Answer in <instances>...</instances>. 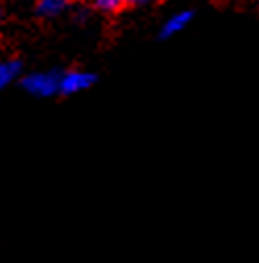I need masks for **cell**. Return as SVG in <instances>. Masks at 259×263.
<instances>
[{"mask_svg": "<svg viewBox=\"0 0 259 263\" xmlns=\"http://www.w3.org/2000/svg\"><path fill=\"white\" fill-rule=\"evenodd\" d=\"M152 0H128V5H135V7H141V5H147Z\"/></svg>", "mask_w": 259, "mask_h": 263, "instance_id": "52a82bcc", "label": "cell"}, {"mask_svg": "<svg viewBox=\"0 0 259 263\" xmlns=\"http://www.w3.org/2000/svg\"><path fill=\"white\" fill-rule=\"evenodd\" d=\"M124 5H128V0H94V7L102 13H116Z\"/></svg>", "mask_w": 259, "mask_h": 263, "instance_id": "8992f818", "label": "cell"}, {"mask_svg": "<svg viewBox=\"0 0 259 263\" xmlns=\"http://www.w3.org/2000/svg\"><path fill=\"white\" fill-rule=\"evenodd\" d=\"M0 25H3V9H0Z\"/></svg>", "mask_w": 259, "mask_h": 263, "instance_id": "ba28073f", "label": "cell"}, {"mask_svg": "<svg viewBox=\"0 0 259 263\" xmlns=\"http://www.w3.org/2000/svg\"><path fill=\"white\" fill-rule=\"evenodd\" d=\"M69 0H38L35 3V13L44 19H54L60 13H64Z\"/></svg>", "mask_w": 259, "mask_h": 263, "instance_id": "5b68a950", "label": "cell"}, {"mask_svg": "<svg viewBox=\"0 0 259 263\" xmlns=\"http://www.w3.org/2000/svg\"><path fill=\"white\" fill-rule=\"evenodd\" d=\"M98 81V77L89 71H81V69H73L60 75V93L64 96H75L81 91H87L89 87H94V83Z\"/></svg>", "mask_w": 259, "mask_h": 263, "instance_id": "7a4b0ae2", "label": "cell"}, {"mask_svg": "<svg viewBox=\"0 0 259 263\" xmlns=\"http://www.w3.org/2000/svg\"><path fill=\"white\" fill-rule=\"evenodd\" d=\"M191 21H193V11H178V13L170 15V17L162 23V27H160V37H162V40H168V37L180 33Z\"/></svg>", "mask_w": 259, "mask_h": 263, "instance_id": "3957f363", "label": "cell"}, {"mask_svg": "<svg viewBox=\"0 0 259 263\" xmlns=\"http://www.w3.org/2000/svg\"><path fill=\"white\" fill-rule=\"evenodd\" d=\"M60 75L58 71H33L21 79V87L33 98H52L60 93Z\"/></svg>", "mask_w": 259, "mask_h": 263, "instance_id": "6da1fadb", "label": "cell"}, {"mask_svg": "<svg viewBox=\"0 0 259 263\" xmlns=\"http://www.w3.org/2000/svg\"><path fill=\"white\" fill-rule=\"evenodd\" d=\"M21 69H23V64L17 58H5V60H0V91L7 89L19 77Z\"/></svg>", "mask_w": 259, "mask_h": 263, "instance_id": "277c9868", "label": "cell"}]
</instances>
